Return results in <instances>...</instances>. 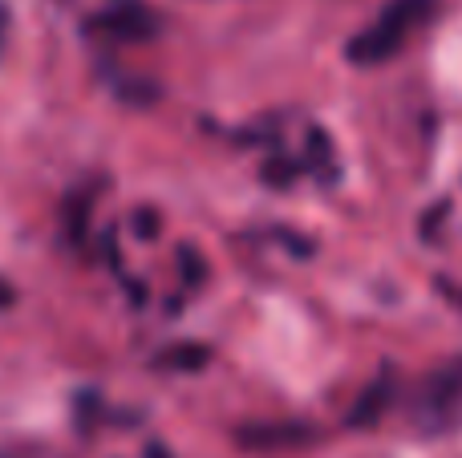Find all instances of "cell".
Wrapping results in <instances>:
<instances>
[{"mask_svg":"<svg viewBox=\"0 0 462 458\" xmlns=\"http://www.w3.org/2000/svg\"><path fill=\"white\" fill-rule=\"evenodd\" d=\"M94 24L118 41H151L154 32H159V16H154L143 0H110V5L94 16Z\"/></svg>","mask_w":462,"mask_h":458,"instance_id":"7a4b0ae2","label":"cell"},{"mask_svg":"<svg viewBox=\"0 0 462 458\" xmlns=\"http://www.w3.org/2000/svg\"><path fill=\"white\" fill-rule=\"evenodd\" d=\"M8 24H13V16H8V5L0 0V57H5V45H8Z\"/></svg>","mask_w":462,"mask_h":458,"instance_id":"3957f363","label":"cell"},{"mask_svg":"<svg viewBox=\"0 0 462 458\" xmlns=\"http://www.w3.org/2000/svg\"><path fill=\"white\" fill-rule=\"evenodd\" d=\"M434 13V0H390L374 24L349 41V61L357 65H382L414 37L418 24H426Z\"/></svg>","mask_w":462,"mask_h":458,"instance_id":"6da1fadb","label":"cell"}]
</instances>
